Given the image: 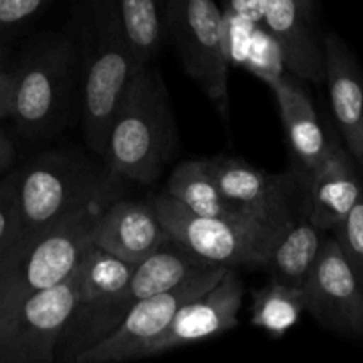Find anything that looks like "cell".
Wrapping results in <instances>:
<instances>
[{"label": "cell", "mask_w": 363, "mask_h": 363, "mask_svg": "<svg viewBox=\"0 0 363 363\" xmlns=\"http://www.w3.org/2000/svg\"><path fill=\"white\" fill-rule=\"evenodd\" d=\"M69 30L77 48L85 144L103 158L112 119L138 64L116 0H77Z\"/></svg>", "instance_id": "obj_1"}, {"label": "cell", "mask_w": 363, "mask_h": 363, "mask_svg": "<svg viewBox=\"0 0 363 363\" xmlns=\"http://www.w3.org/2000/svg\"><path fill=\"white\" fill-rule=\"evenodd\" d=\"M126 181L74 149H50L18 170V222L9 245L34 238L99 202L123 197ZM7 245V247H9Z\"/></svg>", "instance_id": "obj_2"}, {"label": "cell", "mask_w": 363, "mask_h": 363, "mask_svg": "<svg viewBox=\"0 0 363 363\" xmlns=\"http://www.w3.org/2000/svg\"><path fill=\"white\" fill-rule=\"evenodd\" d=\"M177 149L169 87L152 62L138 64L108 131L103 162L124 181L151 184Z\"/></svg>", "instance_id": "obj_3"}, {"label": "cell", "mask_w": 363, "mask_h": 363, "mask_svg": "<svg viewBox=\"0 0 363 363\" xmlns=\"http://www.w3.org/2000/svg\"><path fill=\"white\" fill-rule=\"evenodd\" d=\"M13 117L28 138H50L69 124L80 84L74 41L69 34L38 39L13 67Z\"/></svg>", "instance_id": "obj_4"}, {"label": "cell", "mask_w": 363, "mask_h": 363, "mask_svg": "<svg viewBox=\"0 0 363 363\" xmlns=\"http://www.w3.org/2000/svg\"><path fill=\"white\" fill-rule=\"evenodd\" d=\"M110 202H99L66 222L0 252V314L25 298L69 279L92 245L96 220Z\"/></svg>", "instance_id": "obj_5"}, {"label": "cell", "mask_w": 363, "mask_h": 363, "mask_svg": "<svg viewBox=\"0 0 363 363\" xmlns=\"http://www.w3.org/2000/svg\"><path fill=\"white\" fill-rule=\"evenodd\" d=\"M169 236L213 264L229 269L264 268L273 245L287 225L252 220L213 218L188 211L169 194L151 199Z\"/></svg>", "instance_id": "obj_6"}, {"label": "cell", "mask_w": 363, "mask_h": 363, "mask_svg": "<svg viewBox=\"0 0 363 363\" xmlns=\"http://www.w3.org/2000/svg\"><path fill=\"white\" fill-rule=\"evenodd\" d=\"M163 14L184 71L227 117L230 60L222 9L215 0H165Z\"/></svg>", "instance_id": "obj_7"}, {"label": "cell", "mask_w": 363, "mask_h": 363, "mask_svg": "<svg viewBox=\"0 0 363 363\" xmlns=\"http://www.w3.org/2000/svg\"><path fill=\"white\" fill-rule=\"evenodd\" d=\"M227 269L225 266H211L174 289L140 300L108 337L82 353L74 363H119L145 358L147 347L162 335L176 312L191 298L211 289Z\"/></svg>", "instance_id": "obj_8"}, {"label": "cell", "mask_w": 363, "mask_h": 363, "mask_svg": "<svg viewBox=\"0 0 363 363\" xmlns=\"http://www.w3.org/2000/svg\"><path fill=\"white\" fill-rule=\"evenodd\" d=\"M74 307V272L57 286L0 314V363H53L60 332Z\"/></svg>", "instance_id": "obj_9"}, {"label": "cell", "mask_w": 363, "mask_h": 363, "mask_svg": "<svg viewBox=\"0 0 363 363\" xmlns=\"http://www.w3.org/2000/svg\"><path fill=\"white\" fill-rule=\"evenodd\" d=\"M204 160L223 195L247 211L282 225L307 216L308 177L296 167L272 174L241 158L218 155Z\"/></svg>", "instance_id": "obj_10"}, {"label": "cell", "mask_w": 363, "mask_h": 363, "mask_svg": "<svg viewBox=\"0 0 363 363\" xmlns=\"http://www.w3.org/2000/svg\"><path fill=\"white\" fill-rule=\"evenodd\" d=\"M303 291L307 311L325 328L363 337V286L333 236L323 243Z\"/></svg>", "instance_id": "obj_11"}, {"label": "cell", "mask_w": 363, "mask_h": 363, "mask_svg": "<svg viewBox=\"0 0 363 363\" xmlns=\"http://www.w3.org/2000/svg\"><path fill=\"white\" fill-rule=\"evenodd\" d=\"M243 294L245 286L238 269H227L211 289L191 298L176 312L170 325L147 347L145 358L191 346L236 328Z\"/></svg>", "instance_id": "obj_12"}, {"label": "cell", "mask_w": 363, "mask_h": 363, "mask_svg": "<svg viewBox=\"0 0 363 363\" xmlns=\"http://www.w3.org/2000/svg\"><path fill=\"white\" fill-rule=\"evenodd\" d=\"M262 28L296 80L325 82V55L314 34V7L303 0H261Z\"/></svg>", "instance_id": "obj_13"}, {"label": "cell", "mask_w": 363, "mask_h": 363, "mask_svg": "<svg viewBox=\"0 0 363 363\" xmlns=\"http://www.w3.org/2000/svg\"><path fill=\"white\" fill-rule=\"evenodd\" d=\"M170 236L151 202L119 197L106 204L96 220L92 245L130 264H138Z\"/></svg>", "instance_id": "obj_14"}, {"label": "cell", "mask_w": 363, "mask_h": 363, "mask_svg": "<svg viewBox=\"0 0 363 363\" xmlns=\"http://www.w3.org/2000/svg\"><path fill=\"white\" fill-rule=\"evenodd\" d=\"M325 82L347 152L363 167V69L337 34L323 41Z\"/></svg>", "instance_id": "obj_15"}, {"label": "cell", "mask_w": 363, "mask_h": 363, "mask_svg": "<svg viewBox=\"0 0 363 363\" xmlns=\"http://www.w3.org/2000/svg\"><path fill=\"white\" fill-rule=\"evenodd\" d=\"M363 195L353 156L332 140L328 155L308 176L307 218L323 233H332Z\"/></svg>", "instance_id": "obj_16"}, {"label": "cell", "mask_w": 363, "mask_h": 363, "mask_svg": "<svg viewBox=\"0 0 363 363\" xmlns=\"http://www.w3.org/2000/svg\"><path fill=\"white\" fill-rule=\"evenodd\" d=\"M268 85L275 94L291 152L296 158V169L308 177L328 155L332 140L326 138L311 96L294 77L280 74Z\"/></svg>", "instance_id": "obj_17"}, {"label": "cell", "mask_w": 363, "mask_h": 363, "mask_svg": "<svg viewBox=\"0 0 363 363\" xmlns=\"http://www.w3.org/2000/svg\"><path fill=\"white\" fill-rule=\"evenodd\" d=\"M165 194L199 216L238 220V222H252V220L269 222L227 199L213 177L211 170L206 165L204 158L181 162L169 176Z\"/></svg>", "instance_id": "obj_18"}, {"label": "cell", "mask_w": 363, "mask_h": 363, "mask_svg": "<svg viewBox=\"0 0 363 363\" xmlns=\"http://www.w3.org/2000/svg\"><path fill=\"white\" fill-rule=\"evenodd\" d=\"M325 234L307 216L289 223L266 259L264 268L268 269L269 280L303 289L326 240Z\"/></svg>", "instance_id": "obj_19"}, {"label": "cell", "mask_w": 363, "mask_h": 363, "mask_svg": "<svg viewBox=\"0 0 363 363\" xmlns=\"http://www.w3.org/2000/svg\"><path fill=\"white\" fill-rule=\"evenodd\" d=\"M133 266L91 245L74 269V303H96L119 294Z\"/></svg>", "instance_id": "obj_20"}, {"label": "cell", "mask_w": 363, "mask_h": 363, "mask_svg": "<svg viewBox=\"0 0 363 363\" xmlns=\"http://www.w3.org/2000/svg\"><path fill=\"white\" fill-rule=\"evenodd\" d=\"M137 64L156 59L167 38L165 0H116Z\"/></svg>", "instance_id": "obj_21"}, {"label": "cell", "mask_w": 363, "mask_h": 363, "mask_svg": "<svg viewBox=\"0 0 363 363\" xmlns=\"http://www.w3.org/2000/svg\"><path fill=\"white\" fill-rule=\"evenodd\" d=\"M305 311L307 300L301 287L284 286L269 280V284L254 293L252 326L279 339L298 325Z\"/></svg>", "instance_id": "obj_22"}, {"label": "cell", "mask_w": 363, "mask_h": 363, "mask_svg": "<svg viewBox=\"0 0 363 363\" xmlns=\"http://www.w3.org/2000/svg\"><path fill=\"white\" fill-rule=\"evenodd\" d=\"M332 234L363 286V195L350 215L332 230Z\"/></svg>", "instance_id": "obj_23"}, {"label": "cell", "mask_w": 363, "mask_h": 363, "mask_svg": "<svg viewBox=\"0 0 363 363\" xmlns=\"http://www.w3.org/2000/svg\"><path fill=\"white\" fill-rule=\"evenodd\" d=\"M53 0H0V39L14 34L45 13Z\"/></svg>", "instance_id": "obj_24"}, {"label": "cell", "mask_w": 363, "mask_h": 363, "mask_svg": "<svg viewBox=\"0 0 363 363\" xmlns=\"http://www.w3.org/2000/svg\"><path fill=\"white\" fill-rule=\"evenodd\" d=\"M18 222V170L0 179V252L13 241Z\"/></svg>", "instance_id": "obj_25"}, {"label": "cell", "mask_w": 363, "mask_h": 363, "mask_svg": "<svg viewBox=\"0 0 363 363\" xmlns=\"http://www.w3.org/2000/svg\"><path fill=\"white\" fill-rule=\"evenodd\" d=\"M223 14L247 23L262 25L261 0H223Z\"/></svg>", "instance_id": "obj_26"}, {"label": "cell", "mask_w": 363, "mask_h": 363, "mask_svg": "<svg viewBox=\"0 0 363 363\" xmlns=\"http://www.w3.org/2000/svg\"><path fill=\"white\" fill-rule=\"evenodd\" d=\"M13 69H9V67H0V123L13 117Z\"/></svg>", "instance_id": "obj_27"}, {"label": "cell", "mask_w": 363, "mask_h": 363, "mask_svg": "<svg viewBox=\"0 0 363 363\" xmlns=\"http://www.w3.org/2000/svg\"><path fill=\"white\" fill-rule=\"evenodd\" d=\"M16 160V149L6 131L0 130V174L9 170Z\"/></svg>", "instance_id": "obj_28"}, {"label": "cell", "mask_w": 363, "mask_h": 363, "mask_svg": "<svg viewBox=\"0 0 363 363\" xmlns=\"http://www.w3.org/2000/svg\"><path fill=\"white\" fill-rule=\"evenodd\" d=\"M6 57H7V50L6 46L0 43V67H6Z\"/></svg>", "instance_id": "obj_29"}, {"label": "cell", "mask_w": 363, "mask_h": 363, "mask_svg": "<svg viewBox=\"0 0 363 363\" xmlns=\"http://www.w3.org/2000/svg\"><path fill=\"white\" fill-rule=\"evenodd\" d=\"M305 4H307V6H311V7H314V0H303Z\"/></svg>", "instance_id": "obj_30"}]
</instances>
